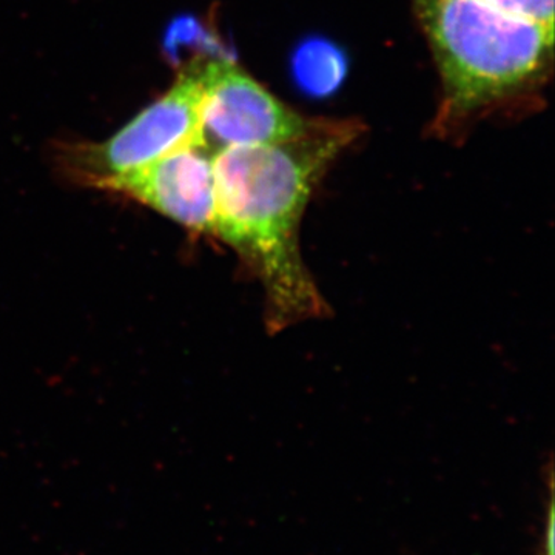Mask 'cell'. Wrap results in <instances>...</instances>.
I'll return each mask as SVG.
<instances>
[{
    "mask_svg": "<svg viewBox=\"0 0 555 555\" xmlns=\"http://www.w3.org/2000/svg\"><path fill=\"white\" fill-rule=\"evenodd\" d=\"M357 134L358 124L310 120L297 138L215 153L211 233L257 270L273 332L326 312L299 251V222L321 175Z\"/></svg>",
    "mask_w": 555,
    "mask_h": 555,
    "instance_id": "6da1fadb",
    "label": "cell"
},
{
    "mask_svg": "<svg viewBox=\"0 0 555 555\" xmlns=\"http://www.w3.org/2000/svg\"><path fill=\"white\" fill-rule=\"evenodd\" d=\"M443 82L441 120L465 119L543 82L554 28L480 0H412Z\"/></svg>",
    "mask_w": 555,
    "mask_h": 555,
    "instance_id": "7a4b0ae2",
    "label": "cell"
},
{
    "mask_svg": "<svg viewBox=\"0 0 555 555\" xmlns=\"http://www.w3.org/2000/svg\"><path fill=\"white\" fill-rule=\"evenodd\" d=\"M204 67L195 61L179 75L169 93L145 108L108 141L73 152V163L94 184L147 166L179 149L204 145Z\"/></svg>",
    "mask_w": 555,
    "mask_h": 555,
    "instance_id": "3957f363",
    "label": "cell"
},
{
    "mask_svg": "<svg viewBox=\"0 0 555 555\" xmlns=\"http://www.w3.org/2000/svg\"><path fill=\"white\" fill-rule=\"evenodd\" d=\"M203 139L210 152L297 138L310 120L276 100L233 62L206 61Z\"/></svg>",
    "mask_w": 555,
    "mask_h": 555,
    "instance_id": "277c9868",
    "label": "cell"
},
{
    "mask_svg": "<svg viewBox=\"0 0 555 555\" xmlns=\"http://www.w3.org/2000/svg\"><path fill=\"white\" fill-rule=\"evenodd\" d=\"M214 158L204 145H192L100 185L126 193L185 228L214 232Z\"/></svg>",
    "mask_w": 555,
    "mask_h": 555,
    "instance_id": "5b68a950",
    "label": "cell"
},
{
    "mask_svg": "<svg viewBox=\"0 0 555 555\" xmlns=\"http://www.w3.org/2000/svg\"><path fill=\"white\" fill-rule=\"evenodd\" d=\"M341 57L332 47L317 42L301 49L297 60V73L308 89L324 93L334 89L343 78Z\"/></svg>",
    "mask_w": 555,
    "mask_h": 555,
    "instance_id": "8992f818",
    "label": "cell"
},
{
    "mask_svg": "<svg viewBox=\"0 0 555 555\" xmlns=\"http://www.w3.org/2000/svg\"><path fill=\"white\" fill-rule=\"evenodd\" d=\"M480 2L514 16L525 17V20L554 28V0H480Z\"/></svg>",
    "mask_w": 555,
    "mask_h": 555,
    "instance_id": "52a82bcc",
    "label": "cell"
},
{
    "mask_svg": "<svg viewBox=\"0 0 555 555\" xmlns=\"http://www.w3.org/2000/svg\"><path fill=\"white\" fill-rule=\"evenodd\" d=\"M553 520H554L553 511H551L550 524H547V539H546L547 554L546 555H553V535H554Z\"/></svg>",
    "mask_w": 555,
    "mask_h": 555,
    "instance_id": "ba28073f",
    "label": "cell"
}]
</instances>
